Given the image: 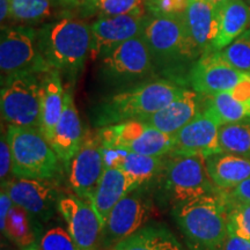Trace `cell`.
I'll return each instance as SVG.
<instances>
[{"instance_id": "obj_1", "label": "cell", "mask_w": 250, "mask_h": 250, "mask_svg": "<svg viewBox=\"0 0 250 250\" xmlns=\"http://www.w3.org/2000/svg\"><path fill=\"white\" fill-rule=\"evenodd\" d=\"M143 36L151 51L158 78L187 86L199 55L190 40L183 13L151 14Z\"/></svg>"}, {"instance_id": "obj_2", "label": "cell", "mask_w": 250, "mask_h": 250, "mask_svg": "<svg viewBox=\"0 0 250 250\" xmlns=\"http://www.w3.org/2000/svg\"><path fill=\"white\" fill-rule=\"evenodd\" d=\"M186 88L164 78L122 88L98 102L92 110V123L100 129L127 121H144L169 104Z\"/></svg>"}, {"instance_id": "obj_3", "label": "cell", "mask_w": 250, "mask_h": 250, "mask_svg": "<svg viewBox=\"0 0 250 250\" xmlns=\"http://www.w3.org/2000/svg\"><path fill=\"white\" fill-rule=\"evenodd\" d=\"M37 31L41 54L50 70L58 71L73 83L90 55V24L66 15L43 23Z\"/></svg>"}, {"instance_id": "obj_4", "label": "cell", "mask_w": 250, "mask_h": 250, "mask_svg": "<svg viewBox=\"0 0 250 250\" xmlns=\"http://www.w3.org/2000/svg\"><path fill=\"white\" fill-rule=\"evenodd\" d=\"M171 217L186 240L188 250H224L228 226L220 190L175 205Z\"/></svg>"}, {"instance_id": "obj_5", "label": "cell", "mask_w": 250, "mask_h": 250, "mask_svg": "<svg viewBox=\"0 0 250 250\" xmlns=\"http://www.w3.org/2000/svg\"><path fill=\"white\" fill-rule=\"evenodd\" d=\"M152 184L158 203L170 205L171 208L180 203L220 190L212 182L203 154L169 153L166 155L161 174Z\"/></svg>"}, {"instance_id": "obj_6", "label": "cell", "mask_w": 250, "mask_h": 250, "mask_svg": "<svg viewBox=\"0 0 250 250\" xmlns=\"http://www.w3.org/2000/svg\"><path fill=\"white\" fill-rule=\"evenodd\" d=\"M13 176L23 179L57 180L64 167L44 134L35 127L7 125Z\"/></svg>"}, {"instance_id": "obj_7", "label": "cell", "mask_w": 250, "mask_h": 250, "mask_svg": "<svg viewBox=\"0 0 250 250\" xmlns=\"http://www.w3.org/2000/svg\"><path fill=\"white\" fill-rule=\"evenodd\" d=\"M100 77L108 85L121 88L158 78L145 37H133L103 57Z\"/></svg>"}, {"instance_id": "obj_8", "label": "cell", "mask_w": 250, "mask_h": 250, "mask_svg": "<svg viewBox=\"0 0 250 250\" xmlns=\"http://www.w3.org/2000/svg\"><path fill=\"white\" fill-rule=\"evenodd\" d=\"M154 198L152 183L140 184L123 197L103 225L101 249L112 250L145 226L153 213Z\"/></svg>"}, {"instance_id": "obj_9", "label": "cell", "mask_w": 250, "mask_h": 250, "mask_svg": "<svg viewBox=\"0 0 250 250\" xmlns=\"http://www.w3.org/2000/svg\"><path fill=\"white\" fill-rule=\"evenodd\" d=\"M42 76L22 73L1 81L0 107L2 121L7 125L41 131Z\"/></svg>"}, {"instance_id": "obj_10", "label": "cell", "mask_w": 250, "mask_h": 250, "mask_svg": "<svg viewBox=\"0 0 250 250\" xmlns=\"http://www.w3.org/2000/svg\"><path fill=\"white\" fill-rule=\"evenodd\" d=\"M50 67L41 54L39 31L31 26H5L0 35L1 81L22 73L43 74Z\"/></svg>"}, {"instance_id": "obj_11", "label": "cell", "mask_w": 250, "mask_h": 250, "mask_svg": "<svg viewBox=\"0 0 250 250\" xmlns=\"http://www.w3.org/2000/svg\"><path fill=\"white\" fill-rule=\"evenodd\" d=\"M102 145L148 156H164L173 149V138L145 121H127L98 129Z\"/></svg>"}, {"instance_id": "obj_12", "label": "cell", "mask_w": 250, "mask_h": 250, "mask_svg": "<svg viewBox=\"0 0 250 250\" xmlns=\"http://www.w3.org/2000/svg\"><path fill=\"white\" fill-rule=\"evenodd\" d=\"M104 169L103 145L98 130L86 129L79 149L64 167L67 186L73 195L90 202Z\"/></svg>"}, {"instance_id": "obj_13", "label": "cell", "mask_w": 250, "mask_h": 250, "mask_svg": "<svg viewBox=\"0 0 250 250\" xmlns=\"http://www.w3.org/2000/svg\"><path fill=\"white\" fill-rule=\"evenodd\" d=\"M14 204L20 205L41 223H45L58 211V201L62 193L57 180L23 179L12 177L1 184Z\"/></svg>"}, {"instance_id": "obj_14", "label": "cell", "mask_w": 250, "mask_h": 250, "mask_svg": "<svg viewBox=\"0 0 250 250\" xmlns=\"http://www.w3.org/2000/svg\"><path fill=\"white\" fill-rule=\"evenodd\" d=\"M58 212L79 250H100L103 223L92 203L76 195H62Z\"/></svg>"}, {"instance_id": "obj_15", "label": "cell", "mask_w": 250, "mask_h": 250, "mask_svg": "<svg viewBox=\"0 0 250 250\" xmlns=\"http://www.w3.org/2000/svg\"><path fill=\"white\" fill-rule=\"evenodd\" d=\"M148 17L149 15H146V13L99 17L98 20L90 24V58L94 61H101L124 42L143 35Z\"/></svg>"}, {"instance_id": "obj_16", "label": "cell", "mask_w": 250, "mask_h": 250, "mask_svg": "<svg viewBox=\"0 0 250 250\" xmlns=\"http://www.w3.org/2000/svg\"><path fill=\"white\" fill-rule=\"evenodd\" d=\"M221 125L223 124L217 115L204 101L202 111L186 126L171 136L173 149L170 153L208 156L221 152L219 143V131Z\"/></svg>"}, {"instance_id": "obj_17", "label": "cell", "mask_w": 250, "mask_h": 250, "mask_svg": "<svg viewBox=\"0 0 250 250\" xmlns=\"http://www.w3.org/2000/svg\"><path fill=\"white\" fill-rule=\"evenodd\" d=\"M245 73L224 62L215 52L203 55L191 67L189 85L205 96L232 90Z\"/></svg>"}, {"instance_id": "obj_18", "label": "cell", "mask_w": 250, "mask_h": 250, "mask_svg": "<svg viewBox=\"0 0 250 250\" xmlns=\"http://www.w3.org/2000/svg\"><path fill=\"white\" fill-rule=\"evenodd\" d=\"M183 17L199 58L212 52L219 31V6L210 0H189Z\"/></svg>"}, {"instance_id": "obj_19", "label": "cell", "mask_w": 250, "mask_h": 250, "mask_svg": "<svg viewBox=\"0 0 250 250\" xmlns=\"http://www.w3.org/2000/svg\"><path fill=\"white\" fill-rule=\"evenodd\" d=\"M204 101L205 95L187 87L169 104L144 121L161 132L173 136L202 111Z\"/></svg>"}, {"instance_id": "obj_20", "label": "cell", "mask_w": 250, "mask_h": 250, "mask_svg": "<svg viewBox=\"0 0 250 250\" xmlns=\"http://www.w3.org/2000/svg\"><path fill=\"white\" fill-rule=\"evenodd\" d=\"M85 131L74 103L73 87H67L65 88L64 110L51 140L52 148L55 149L62 167L70 162L79 149Z\"/></svg>"}, {"instance_id": "obj_21", "label": "cell", "mask_w": 250, "mask_h": 250, "mask_svg": "<svg viewBox=\"0 0 250 250\" xmlns=\"http://www.w3.org/2000/svg\"><path fill=\"white\" fill-rule=\"evenodd\" d=\"M105 168H117L130 174L140 183H152L161 174L166 162L164 156H148L126 149L103 145Z\"/></svg>"}, {"instance_id": "obj_22", "label": "cell", "mask_w": 250, "mask_h": 250, "mask_svg": "<svg viewBox=\"0 0 250 250\" xmlns=\"http://www.w3.org/2000/svg\"><path fill=\"white\" fill-rule=\"evenodd\" d=\"M140 184L142 183L138 180L123 170L117 168H105L90 201L103 225L121 199Z\"/></svg>"}, {"instance_id": "obj_23", "label": "cell", "mask_w": 250, "mask_h": 250, "mask_svg": "<svg viewBox=\"0 0 250 250\" xmlns=\"http://www.w3.org/2000/svg\"><path fill=\"white\" fill-rule=\"evenodd\" d=\"M205 159L212 182L218 189H234L250 179L249 156L221 151L205 156Z\"/></svg>"}, {"instance_id": "obj_24", "label": "cell", "mask_w": 250, "mask_h": 250, "mask_svg": "<svg viewBox=\"0 0 250 250\" xmlns=\"http://www.w3.org/2000/svg\"><path fill=\"white\" fill-rule=\"evenodd\" d=\"M65 88L62 74L50 70L42 76V100H41V132L51 144L56 126L64 110Z\"/></svg>"}, {"instance_id": "obj_25", "label": "cell", "mask_w": 250, "mask_h": 250, "mask_svg": "<svg viewBox=\"0 0 250 250\" xmlns=\"http://www.w3.org/2000/svg\"><path fill=\"white\" fill-rule=\"evenodd\" d=\"M219 6V31L212 52L226 48L250 28V6L246 0H227Z\"/></svg>"}, {"instance_id": "obj_26", "label": "cell", "mask_w": 250, "mask_h": 250, "mask_svg": "<svg viewBox=\"0 0 250 250\" xmlns=\"http://www.w3.org/2000/svg\"><path fill=\"white\" fill-rule=\"evenodd\" d=\"M42 229L40 220L20 205L14 204L1 232L20 250H40Z\"/></svg>"}, {"instance_id": "obj_27", "label": "cell", "mask_w": 250, "mask_h": 250, "mask_svg": "<svg viewBox=\"0 0 250 250\" xmlns=\"http://www.w3.org/2000/svg\"><path fill=\"white\" fill-rule=\"evenodd\" d=\"M112 250H184V247L166 225L149 223Z\"/></svg>"}, {"instance_id": "obj_28", "label": "cell", "mask_w": 250, "mask_h": 250, "mask_svg": "<svg viewBox=\"0 0 250 250\" xmlns=\"http://www.w3.org/2000/svg\"><path fill=\"white\" fill-rule=\"evenodd\" d=\"M55 7L54 0H12L9 21L17 26L44 23L52 18Z\"/></svg>"}, {"instance_id": "obj_29", "label": "cell", "mask_w": 250, "mask_h": 250, "mask_svg": "<svg viewBox=\"0 0 250 250\" xmlns=\"http://www.w3.org/2000/svg\"><path fill=\"white\" fill-rule=\"evenodd\" d=\"M219 143L223 152L250 158V118L221 125Z\"/></svg>"}, {"instance_id": "obj_30", "label": "cell", "mask_w": 250, "mask_h": 250, "mask_svg": "<svg viewBox=\"0 0 250 250\" xmlns=\"http://www.w3.org/2000/svg\"><path fill=\"white\" fill-rule=\"evenodd\" d=\"M205 102L217 115L221 124L250 118V103L236 99L230 92L205 96Z\"/></svg>"}, {"instance_id": "obj_31", "label": "cell", "mask_w": 250, "mask_h": 250, "mask_svg": "<svg viewBox=\"0 0 250 250\" xmlns=\"http://www.w3.org/2000/svg\"><path fill=\"white\" fill-rule=\"evenodd\" d=\"M220 195L226 208L228 233L250 241V203L235 198L227 190H220Z\"/></svg>"}, {"instance_id": "obj_32", "label": "cell", "mask_w": 250, "mask_h": 250, "mask_svg": "<svg viewBox=\"0 0 250 250\" xmlns=\"http://www.w3.org/2000/svg\"><path fill=\"white\" fill-rule=\"evenodd\" d=\"M218 57L242 73L250 74V28L226 48L215 51Z\"/></svg>"}, {"instance_id": "obj_33", "label": "cell", "mask_w": 250, "mask_h": 250, "mask_svg": "<svg viewBox=\"0 0 250 250\" xmlns=\"http://www.w3.org/2000/svg\"><path fill=\"white\" fill-rule=\"evenodd\" d=\"M89 9L99 17H117L125 14H145V0H94L88 6ZM87 8V9H88Z\"/></svg>"}, {"instance_id": "obj_34", "label": "cell", "mask_w": 250, "mask_h": 250, "mask_svg": "<svg viewBox=\"0 0 250 250\" xmlns=\"http://www.w3.org/2000/svg\"><path fill=\"white\" fill-rule=\"evenodd\" d=\"M40 250H79L67 229L62 226H52L42 234Z\"/></svg>"}, {"instance_id": "obj_35", "label": "cell", "mask_w": 250, "mask_h": 250, "mask_svg": "<svg viewBox=\"0 0 250 250\" xmlns=\"http://www.w3.org/2000/svg\"><path fill=\"white\" fill-rule=\"evenodd\" d=\"M189 0H147L146 8L152 15L184 13Z\"/></svg>"}, {"instance_id": "obj_36", "label": "cell", "mask_w": 250, "mask_h": 250, "mask_svg": "<svg viewBox=\"0 0 250 250\" xmlns=\"http://www.w3.org/2000/svg\"><path fill=\"white\" fill-rule=\"evenodd\" d=\"M13 175V161H12V152L7 140V134L1 131V140H0V179L1 184L7 182L9 175Z\"/></svg>"}, {"instance_id": "obj_37", "label": "cell", "mask_w": 250, "mask_h": 250, "mask_svg": "<svg viewBox=\"0 0 250 250\" xmlns=\"http://www.w3.org/2000/svg\"><path fill=\"white\" fill-rule=\"evenodd\" d=\"M224 250H250V241L235 234L228 233Z\"/></svg>"}, {"instance_id": "obj_38", "label": "cell", "mask_w": 250, "mask_h": 250, "mask_svg": "<svg viewBox=\"0 0 250 250\" xmlns=\"http://www.w3.org/2000/svg\"><path fill=\"white\" fill-rule=\"evenodd\" d=\"M14 202L12 201V198L9 197L7 191L1 189V193H0V227H1V230L4 229L6 218H7L9 211H11Z\"/></svg>"}, {"instance_id": "obj_39", "label": "cell", "mask_w": 250, "mask_h": 250, "mask_svg": "<svg viewBox=\"0 0 250 250\" xmlns=\"http://www.w3.org/2000/svg\"><path fill=\"white\" fill-rule=\"evenodd\" d=\"M227 191L237 199L250 203V179L243 181L241 184H239L234 189L227 190Z\"/></svg>"}, {"instance_id": "obj_40", "label": "cell", "mask_w": 250, "mask_h": 250, "mask_svg": "<svg viewBox=\"0 0 250 250\" xmlns=\"http://www.w3.org/2000/svg\"><path fill=\"white\" fill-rule=\"evenodd\" d=\"M54 1L57 7L66 9L86 7L88 4V0H54Z\"/></svg>"}, {"instance_id": "obj_41", "label": "cell", "mask_w": 250, "mask_h": 250, "mask_svg": "<svg viewBox=\"0 0 250 250\" xmlns=\"http://www.w3.org/2000/svg\"><path fill=\"white\" fill-rule=\"evenodd\" d=\"M11 6L12 0H0V21H1V27H4L6 21L9 20Z\"/></svg>"}, {"instance_id": "obj_42", "label": "cell", "mask_w": 250, "mask_h": 250, "mask_svg": "<svg viewBox=\"0 0 250 250\" xmlns=\"http://www.w3.org/2000/svg\"><path fill=\"white\" fill-rule=\"evenodd\" d=\"M210 1L214 2V4H217V5H220V4H223V2L227 1V0H210Z\"/></svg>"}, {"instance_id": "obj_43", "label": "cell", "mask_w": 250, "mask_h": 250, "mask_svg": "<svg viewBox=\"0 0 250 250\" xmlns=\"http://www.w3.org/2000/svg\"><path fill=\"white\" fill-rule=\"evenodd\" d=\"M94 1V0H88V4H87V6H86V7L85 8H87V7H88V6L90 5V4H92V2Z\"/></svg>"}, {"instance_id": "obj_44", "label": "cell", "mask_w": 250, "mask_h": 250, "mask_svg": "<svg viewBox=\"0 0 250 250\" xmlns=\"http://www.w3.org/2000/svg\"><path fill=\"white\" fill-rule=\"evenodd\" d=\"M1 250H9V249H7V248H1Z\"/></svg>"}, {"instance_id": "obj_45", "label": "cell", "mask_w": 250, "mask_h": 250, "mask_svg": "<svg viewBox=\"0 0 250 250\" xmlns=\"http://www.w3.org/2000/svg\"><path fill=\"white\" fill-rule=\"evenodd\" d=\"M248 4H249V6H250V0H248Z\"/></svg>"}, {"instance_id": "obj_46", "label": "cell", "mask_w": 250, "mask_h": 250, "mask_svg": "<svg viewBox=\"0 0 250 250\" xmlns=\"http://www.w3.org/2000/svg\"><path fill=\"white\" fill-rule=\"evenodd\" d=\"M146 1H147V0H145V2H146Z\"/></svg>"}]
</instances>
